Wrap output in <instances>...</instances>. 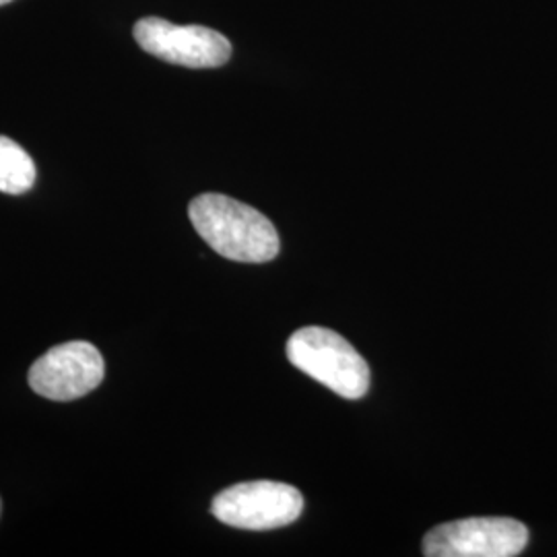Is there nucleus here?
<instances>
[{"instance_id":"2","label":"nucleus","mask_w":557,"mask_h":557,"mask_svg":"<svg viewBox=\"0 0 557 557\" xmlns=\"http://www.w3.org/2000/svg\"><path fill=\"white\" fill-rule=\"evenodd\" d=\"M287 359L335 395L349 400L370 391V368L349 341L331 329L306 326L287 341Z\"/></svg>"},{"instance_id":"6","label":"nucleus","mask_w":557,"mask_h":557,"mask_svg":"<svg viewBox=\"0 0 557 557\" xmlns=\"http://www.w3.org/2000/svg\"><path fill=\"white\" fill-rule=\"evenodd\" d=\"M106 363L96 345L71 341L46 351L29 370V386L50 400H75L96 391Z\"/></svg>"},{"instance_id":"7","label":"nucleus","mask_w":557,"mask_h":557,"mask_svg":"<svg viewBox=\"0 0 557 557\" xmlns=\"http://www.w3.org/2000/svg\"><path fill=\"white\" fill-rule=\"evenodd\" d=\"M36 182V163L9 137H0V193L23 195Z\"/></svg>"},{"instance_id":"9","label":"nucleus","mask_w":557,"mask_h":557,"mask_svg":"<svg viewBox=\"0 0 557 557\" xmlns=\"http://www.w3.org/2000/svg\"><path fill=\"white\" fill-rule=\"evenodd\" d=\"M0 508H2V506H0Z\"/></svg>"},{"instance_id":"4","label":"nucleus","mask_w":557,"mask_h":557,"mask_svg":"<svg viewBox=\"0 0 557 557\" xmlns=\"http://www.w3.org/2000/svg\"><path fill=\"white\" fill-rule=\"evenodd\" d=\"M529 543V529L515 518H462L434 527L423 537L428 557H515Z\"/></svg>"},{"instance_id":"3","label":"nucleus","mask_w":557,"mask_h":557,"mask_svg":"<svg viewBox=\"0 0 557 557\" xmlns=\"http://www.w3.org/2000/svg\"><path fill=\"white\" fill-rule=\"evenodd\" d=\"M304 496L281 481H246L223 490L211 504L213 517L244 531H273L296 522Z\"/></svg>"},{"instance_id":"8","label":"nucleus","mask_w":557,"mask_h":557,"mask_svg":"<svg viewBox=\"0 0 557 557\" xmlns=\"http://www.w3.org/2000/svg\"><path fill=\"white\" fill-rule=\"evenodd\" d=\"M9 2H13V0H0V7H2V4H9Z\"/></svg>"},{"instance_id":"5","label":"nucleus","mask_w":557,"mask_h":557,"mask_svg":"<svg viewBox=\"0 0 557 557\" xmlns=\"http://www.w3.org/2000/svg\"><path fill=\"white\" fill-rule=\"evenodd\" d=\"M135 40L147 54L186 69H218L232 59L230 40L202 25L143 17L135 25Z\"/></svg>"},{"instance_id":"1","label":"nucleus","mask_w":557,"mask_h":557,"mask_svg":"<svg viewBox=\"0 0 557 557\" xmlns=\"http://www.w3.org/2000/svg\"><path fill=\"white\" fill-rule=\"evenodd\" d=\"M188 215L200 238L225 259L259 264L278 255L275 225L250 205L209 193L190 202Z\"/></svg>"}]
</instances>
